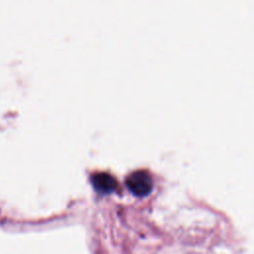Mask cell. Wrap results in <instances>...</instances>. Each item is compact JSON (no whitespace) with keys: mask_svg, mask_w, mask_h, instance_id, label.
Returning <instances> with one entry per match:
<instances>
[{"mask_svg":"<svg viewBox=\"0 0 254 254\" xmlns=\"http://www.w3.org/2000/svg\"><path fill=\"white\" fill-rule=\"evenodd\" d=\"M126 186L136 195H146L153 188V180L146 170H136L126 177Z\"/></svg>","mask_w":254,"mask_h":254,"instance_id":"6da1fadb","label":"cell"},{"mask_svg":"<svg viewBox=\"0 0 254 254\" xmlns=\"http://www.w3.org/2000/svg\"><path fill=\"white\" fill-rule=\"evenodd\" d=\"M91 184L94 189L103 193L113 191L117 187L115 177L108 172H96L91 176Z\"/></svg>","mask_w":254,"mask_h":254,"instance_id":"7a4b0ae2","label":"cell"}]
</instances>
